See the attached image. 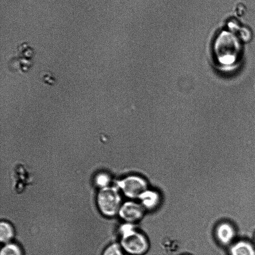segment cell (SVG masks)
<instances>
[{"label": "cell", "mask_w": 255, "mask_h": 255, "mask_svg": "<svg viewBox=\"0 0 255 255\" xmlns=\"http://www.w3.org/2000/svg\"><path fill=\"white\" fill-rule=\"evenodd\" d=\"M230 254L231 255H255V249L250 243L239 241L231 247Z\"/></svg>", "instance_id": "ba28073f"}, {"label": "cell", "mask_w": 255, "mask_h": 255, "mask_svg": "<svg viewBox=\"0 0 255 255\" xmlns=\"http://www.w3.org/2000/svg\"><path fill=\"white\" fill-rule=\"evenodd\" d=\"M110 182V178L106 173L99 174L96 177V183L101 188L108 187Z\"/></svg>", "instance_id": "7c38bea8"}, {"label": "cell", "mask_w": 255, "mask_h": 255, "mask_svg": "<svg viewBox=\"0 0 255 255\" xmlns=\"http://www.w3.org/2000/svg\"><path fill=\"white\" fill-rule=\"evenodd\" d=\"M213 51L216 64L220 68H231L239 59L240 42L232 32L223 31L215 40Z\"/></svg>", "instance_id": "6da1fadb"}, {"label": "cell", "mask_w": 255, "mask_h": 255, "mask_svg": "<svg viewBox=\"0 0 255 255\" xmlns=\"http://www.w3.org/2000/svg\"><path fill=\"white\" fill-rule=\"evenodd\" d=\"M120 245L114 243L107 247L102 255H125Z\"/></svg>", "instance_id": "8fae6325"}, {"label": "cell", "mask_w": 255, "mask_h": 255, "mask_svg": "<svg viewBox=\"0 0 255 255\" xmlns=\"http://www.w3.org/2000/svg\"><path fill=\"white\" fill-rule=\"evenodd\" d=\"M138 199L143 207L148 209L155 208L159 201L158 194L153 190L148 189L144 191Z\"/></svg>", "instance_id": "52a82bcc"}, {"label": "cell", "mask_w": 255, "mask_h": 255, "mask_svg": "<svg viewBox=\"0 0 255 255\" xmlns=\"http://www.w3.org/2000/svg\"><path fill=\"white\" fill-rule=\"evenodd\" d=\"M216 234L221 243L227 245L233 239L235 231L231 225L227 223H223L217 227Z\"/></svg>", "instance_id": "8992f818"}, {"label": "cell", "mask_w": 255, "mask_h": 255, "mask_svg": "<svg viewBox=\"0 0 255 255\" xmlns=\"http://www.w3.org/2000/svg\"><path fill=\"white\" fill-rule=\"evenodd\" d=\"M144 208L133 201H128L121 206L119 211L120 217L127 223L138 221L143 215Z\"/></svg>", "instance_id": "5b68a950"}, {"label": "cell", "mask_w": 255, "mask_h": 255, "mask_svg": "<svg viewBox=\"0 0 255 255\" xmlns=\"http://www.w3.org/2000/svg\"><path fill=\"white\" fill-rule=\"evenodd\" d=\"M117 186L125 196L131 199L138 198L147 189L145 180L135 175L125 177L118 182Z\"/></svg>", "instance_id": "277c9868"}, {"label": "cell", "mask_w": 255, "mask_h": 255, "mask_svg": "<svg viewBox=\"0 0 255 255\" xmlns=\"http://www.w3.org/2000/svg\"><path fill=\"white\" fill-rule=\"evenodd\" d=\"M13 235L11 226L5 222H1L0 224V241L5 243L9 241Z\"/></svg>", "instance_id": "9c48e42d"}, {"label": "cell", "mask_w": 255, "mask_h": 255, "mask_svg": "<svg viewBox=\"0 0 255 255\" xmlns=\"http://www.w3.org/2000/svg\"><path fill=\"white\" fill-rule=\"evenodd\" d=\"M122 235L121 246L125 253L129 255H143L150 247L146 238L135 231L131 223H126L120 228Z\"/></svg>", "instance_id": "7a4b0ae2"}, {"label": "cell", "mask_w": 255, "mask_h": 255, "mask_svg": "<svg viewBox=\"0 0 255 255\" xmlns=\"http://www.w3.org/2000/svg\"><path fill=\"white\" fill-rule=\"evenodd\" d=\"M0 255H22V254L17 245L8 244L1 249Z\"/></svg>", "instance_id": "30bf717a"}, {"label": "cell", "mask_w": 255, "mask_h": 255, "mask_svg": "<svg viewBox=\"0 0 255 255\" xmlns=\"http://www.w3.org/2000/svg\"><path fill=\"white\" fill-rule=\"evenodd\" d=\"M97 203L104 215L109 217L115 215L122 205L118 188L108 186L102 188L97 196Z\"/></svg>", "instance_id": "3957f363"}, {"label": "cell", "mask_w": 255, "mask_h": 255, "mask_svg": "<svg viewBox=\"0 0 255 255\" xmlns=\"http://www.w3.org/2000/svg\"><path fill=\"white\" fill-rule=\"evenodd\" d=\"M188 255V254H183V255Z\"/></svg>", "instance_id": "4fadbf2b"}]
</instances>
